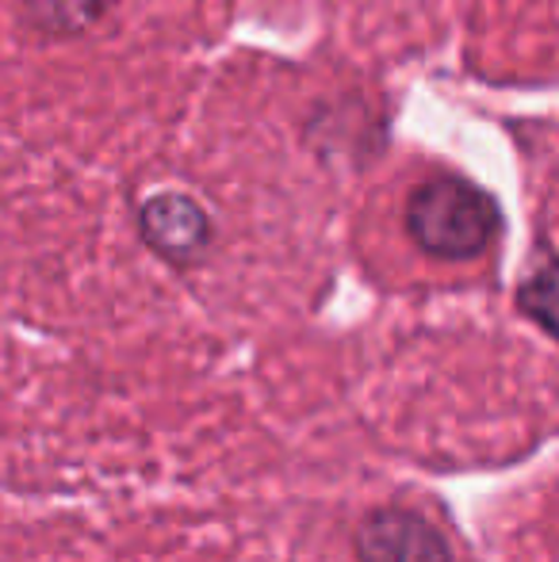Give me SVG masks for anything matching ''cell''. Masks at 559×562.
Returning <instances> with one entry per match:
<instances>
[{
    "label": "cell",
    "instance_id": "cell-3",
    "mask_svg": "<svg viewBox=\"0 0 559 562\" xmlns=\"http://www.w3.org/2000/svg\"><path fill=\"white\" fill-rule=\"evenodd\" d=\"M142 237L154 252H161L172 265H192L211 245V223L188 195L165 192L142 207L138 215Z\"/></svg>",
    "mask_w": 559,
    "mask_h": 562
},
{
    "label": "cell",
    "instance_id": "cell-4",
    "mask_svg": "<svg viewBox=\"0 0 559 562\" xmlns=\"http://www.w3.org/2000/svg\"><path fill=\"white\" fill-rule=\"evenodd\" d=\"M517 306L529 322H537L548 337L559 340V260H545L517 291Z\"/></svg>",
    "mask_w": 559,
    "mask_h": 562
},
{
    "label": "cell",
    "instance_id": "cell-2",
    "mask_svg": "<svg viewBox=\"0 0 559 562\" xmlns=\"http://www.w3.org/2000/svg\"><path fill=\"white\" fill-rule=\"evenodd\" d=\"M353 551L357 562H452L440 528L403 505H383L368 513L353 536Z\"/></svg>",
    "mask_w": 559,
    "mask_h": 562
},
{
    "label": "cell",
    "instance_id": "cell-1",
    "mask_svg": "<svg viewBox=\"0 0 559 562\" xmlns=\"http://www.w3.org/2000/svg\"><path fill=\"white\" fill-rule=\"evenodd\" d=\"M403 223L411 241L425 257L437 260H476L499 237V203L479 184L452 172H440L406 195Z\"/></svg>",
    "mask_w": 559,
    "mask_h": 562
},
{
    "label": "cell",
    "instance_id": "cell-5",
    "mask_svg": "<svg viewBox=\"0 0 559 562\" xmlns=\"http://www.w3.org/2000/svg\"><path fill=\"white\" fill-rule=\"evenodd\" d=\"M35 23L51 31H81L108 12L112 0H23Z\"/></svg>",
    "mask_w": 559,
    "mask_h": 562
}]
</instances>
